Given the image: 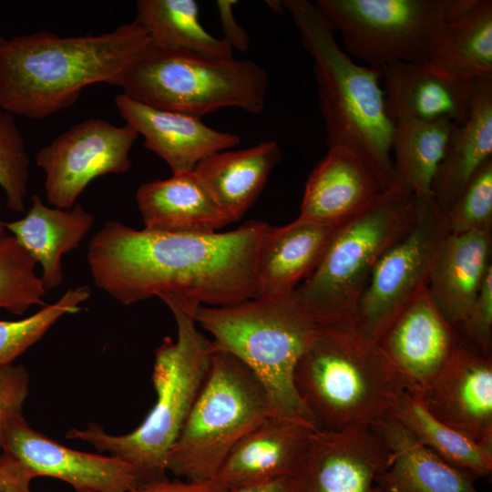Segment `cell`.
<instances>
[{"label":"cell","mask_w":492,"mask_h":492,"mask_svg":"<svg viewBox=\"0 0 492 492\" xmlns=\"http://www.w3.org/2000/svg\"><path fill=\"white\" fill-rule=\"evenodd\" d=\"M271 227L250 220L230 231L188 234L109 220L92 237L87 261L95 285L124 305L167 295L231 305L259 296L257 256Z\"/></svg>","instance_id":"6da1fadb"},{"label":"cell","mask_w":492,"mask_h":492,"mask_svg":"<svg viewBox=\"0 0 492 492\" xmlns=\"http://www.w3.org/2000/svg\"><path fill=\"white\" fill-rule=\"evenodd\" d=\"M149 40L137 19L97 36L0 35V107L39 120L71 107L87 86L119 87Z\"/></svg>","instance_id":"7a4b0ae2"},{"label":"cell","mask_w":492,"mask_h":492,"mask_svg":"<svg viewBox=\"0 0 492 492\" xmlns=\"http://www.w3.org/2000/svg\"><path fill=\"white\" fill-rule=\"evenodd\" d=\"M314 61L319 108L328 149L355 153L383 190L405 186L392 159L395 122L388 116L379 69L354 62L314 3L283 0Z\"/></svg>","instance_id":"3957f363"},{"label":"cell","mask_w":492,"mask_h":492,"mask_svg":"<svg viewBox=\"0 0 492 492\" xmlns=\"http://www.w3.org/2000/svg\"><path fill=\"white\" fill-rule=\"evenodd\" d=\"M159 299L171 311L177 339L165 337L155 351L152 382L156 402L144 421L125 435H110L95 423L70 429L67 438L90 444L128 463L139 486L168 478L167 457L210 370L214 346L196 327L198 303L172 296Z\"/></svg>","instance_id":"277c9868"},{"label":"cell","mask_w":492,"mask_h":492,"mask_svg":"<svg viewBox=\"0 0 492 492\" xmlns=\"http://www.w3.org/2000/svg\"><path fill=\"white\" fill-rule=\"evenodd\" d=\"M296 391L317 428L372 425L405 393L377 343L354 326L317 325L295 371Z\"/></svg>","instance_id":"5b68a950"},{"label":"cell","mask_w":492,"mask_h":492,"mask_svg":"<svg viewBox=\"0 0 492 492\" xmlns=\"http://www.w3.org/2000/svg\"><path fill=\"white\" fill-rule=\"evenodd\" d=\"M194 319L211 334L216 350L233 355L255 375L269 397L272 415L315 425L296 391L294 371L317 324L292 293L226 306L200 304Z\"/></svg>","instance_id":"8992f818"},{"label":"cell","mask_w":492,"mask_h":492,"mask_svg":"<svg viewBox=\"0 0 492 492\" xmlns=\"http://www.w3.org/2000/svg\"><path fill=\"white\" fill-rule=\"evenodd\" d=\"M122 94L159 109L200 118L223 108L260 114L268 77L251 60L215 58L150 38L125 72Z\"/></svg>","instance_id":"52a82bcc"},{"label":"cell","mask_w":492,"mask_h":492,"mask_svg":"<svg viewBox=\"0 0 492 492\" xmlns=\"http://www.w3.org/2000/svg\"><path fill=\"white\" fill-rule=\"evenodd\" d=\"M415 200L405 186L381 192L340 225L316 269L292 292L317 325L353 326L356 304L384 252L411 227Z\"/></svg>","instance_id":"ba28073f"},{"label":"cell","mask_w":492,"mask_h":492,"mask_svg":"<svg viewBox=\"0 0 492 492\" xmlns=\"http://www.w3.org/2000/svg\"><path fill=\"white\" fill-rule=\"evenodd\" d=\"M271 415L269 397L255 375L214 348L202 387L169 452L168 472L190 481L212 479L237 442Z\"/></svg>","instance_id":"9c48e42d"},{"label":"cell","mask_w":492,"mask_h":492,"mask_svg":"<svg viewBox=\"0 0 492 492\" xmlns=\"http://www.w3.org/2000/svg\"><path fill=\"white\" fill-rule=\"evenodd\" d=\"M451 0H316L344 51L379 69L427 58L429 42Z\"/></svg>","instance_id":"30bf717a"},{"label":"cell","mask_w":492,"mask_h":492,"mask_svg":"<svg viewBox=\"0 0 492 492\" xmlns=\"http://www.w3.org/2000/svg\"><path fill=\"white\" fill-rule=\"evenodd\" d=\"M415 200L411 227L380 257L354 310V329L374 343L427 288L435 254L450 234L446 214L432 194Z\"/></svg>","instance_id":"8fae6325"},{"label":"cell","mask_w":492,"mask_h":492,"mask_svg":"<svg viewBox=\"0 0 492 492\" xmlns=\"http://www.w3.org/2000/svg\"><path fill=\"white\" fill-rule=\"evenodd\" d=\"M138 136L128 123L119 127L90 118L41 148L36 164L45 173L47 202L59 209H71L96 178L127 172L131 166L129 153Z\"/></svg>","instance_id":"7c38bea8"},{"label":"cell","mask_w":492,"mask_h":492,"mask_svg":"<svg viewBox=\"0 0 492 492\" xmlns=\"http://www.w3.org/2000/svg\"><path fill=\"white\" fill-rule=\"evenodd\" d=\"M388 449L371 425L313 431L291 492H376Z\"/></svg>","instance_id":"4fadbf2b"},{"label":"cell","mask_w":492,"mask_h":492,"mask_svg":"<svg viewBox=\"0 0 492 492\" xmlns=\"http://www.w3.org/2000/svg\"><path fill=\"white\" fill-rule=\"evenodd\" d=\"M1 453L24 463L36 477L60 479L76 492H132L139 487L133 468L122 459L67 447L36 431L23 415L8 423Z\"/></svg>","instance_id":"5bb4252c"},{"label":"cell","mask_w":492,"mask_h":492,"mask_svg":"<svg viewBox=\"0 0 492 492\" xmlns=\"http://www.w3.org/2000/svg\"><path fill=\"white\" fill-rule=\"evenodd\" d=\"M460 341L458 332L435 304L426 288L377 344L398 374L405 392L419 399Z\"/></svg>","instance_id":"9a60e30c"},{"label":"cell","mask_w":492,"mask_h":492,"mask_svg":"<svg viewBox=\"0 0 492 492\" xmlns=\"http://www.w3.org/2000/svg\"><path fill=\"white\" fill-rule=\"evenodd\" d=\"M417 400L443 424L492 446V359L462 338Z\"/></svg>","instance_id":"2e32d148"},{"label":"cell","mask_w":492,"mask_h":492,"mask_svg":"<svg viewBox=\"0 0 492 492\" xmlns=\"http://www.w3.org/2000/svg\"><path fill=\"white\" fill-rule=\"evenodd\" d=\"M380 72L386 110L394 122H466L475 81L450 73L428 59L390 63Z\"/></svg>","instance_id":"e0dca14e"},{"label":"cell","mask_w":492,"mask_h":492,"mask_svg":"<svg viewBox=\"0 0 492 492\" xmlns=\"http://www.w3.org/2000/svg\"><path fill=\"white\" fill-rule=\"evenodd\" d=\"M119 115L144 138V146L161 158L173 174L192 171L209 156L231 149L240 136L216 130L200 118L152 108L122 93L115 97Z\"/></svg>","instance_id":"ac0fdd59"},{"label":"cell","mask_w":492,"mask_h":492,"mask_svg":"<svg viewBox=\"0 0 492 492\" xmlns=\"http://www.w3.org/2000/svg\"><path fill=\"white\" fill-rule=\"evenodd\" d=\"M317 427L305 421L271 415L231 449L213 482L221 489L292 477Z\"/></svg>","instance_id":"d6986e66"},{"label":"cell","mask_w":492,"mask_h":492,"mask_svg":"<svg viewBox=\"0 0 492 492\" xmlns=\"http://www.w3.org/2000/svg\"><path fill=\"white\" fill-rule=\"evenodd\" d=\"M382 191L355 153L330 148L308 177L299 216L339 226L367 210Z\"/></svg>","instance_id":"ffe728a7"},{"label":"cell","mask_w":492,"mask_h":492,"mask_svg":"<svg viewBox=\"0 0 492 492\" xmlns=\"http://www.w3.org/2000/svg\"><path fill=\"white\" fill-rule=\"evenodd\" d=\"M136 201L144 229L151 231L207 234L231 223L195 170L143 183Z\"/></svg>","instance_id":"44dd1931"},{"label":"cell","mask_w":492,"mask_h":492,"mask_svg":"<svg viewBox=\"0 0 492 492\" xmlns=\"http://www.w3.org/2000/svg\"><path fill=\"white\" fill-rule=\"evenodd\" d=\"M339 226L299 216L271 227L257 256L259 296L292 294L316 269Z\"/></svg>","instance_id":"7402d4cb"},{"label":"cell","mask_w":492,"mask_h":492,"mask_svg":"<svg viewBox=\"0 0 492 492\" xmlns=\"http://www.w3.org/2000/svg\"><path fill=\"white\" fill-rule=\"evenodd\" d=\"M388 449L376 492H479L476 477L448 464L422 445L390 414L371 425Z\"/></svg>","instance_id":"603a6c76"},{"label":"cell","mask_w":492,"mask_h":492,"mask_svg":"<svg viewBox=\"0 0 492 492\" xmlns=\"http://www.w3.org/2000/svg\"><path fill=\"white\" fill-rule=\"evenodd\" d=\"M492 230L448 234L439 245L427 291L456 328L466 316L491 263Z\"/></svg>","instance_id":"cb8c5ba5"},{"label":"cell","mask_w":492,"mask_h":492,"mask_svg":"<svg viewBox=\"0 0 492 492\" xmlns=\"http://www.w3.org/2000/svg\"><path fill=\"white\" fill-rule=\"evenodd\" d=\"M426 59L472 81L492 77V1L451 0Z\"/></svg>","instance_id":"d4e9b609"},{"label":"cell","mask_w":492,"mask_h":492,"mask_svg":"<svg viewBox=\"0 0 492 492\" xmlns=\"http://www.w3.org/2000/svg\"><path fill=\"white\" fill-rule=\"evenodd\" d=\"M31 200L25 217L5 222V229L41 266L40 278L47 292L63 282L62 258L79 246L95 216L81 205L67 210L48 207L37 194Z\"/></svg>","instance_id":"484cf974"},{"label":"cell","mask_w":492,"mask_h":492,"mask_svg":"<svg viewBox=\"0 0 492 492\" xmlns=\"http://www.w3.org/2000/svg\"><path fill=\"white\" fill-rule=\"evenodd\" d=\"M492 159V77L475 80L471 108L465 123L456 124L437 169L432 195L446 211L463 189Z\"/></svg>","instance_id":"4316f807"},{"label":"cell","mask_w":492,"mask_h":492,"mask_svg":"<svg viewBox=\"0 0 492 492\" xmlns=\"http://www.w3.org/2000/svg\"><path fill=\"white\" fill-rule=\"evenodd\" d=\"M282 157L277 141L266 140L248 149L214 153L194 170L233 222L253 205Z\"/></svg>","instance_id":"83f0119b"},{"label":"cell","mask_w":492,"mask_h":492,"mask_svg":"<svg viewBox=\"0 0 492 492\" xmlns=\"http://www.w3.org/2000/svg\"><path fill=\"white\" fill-rule=\"evenodd\" d=\"M455 126L449 119L395 122L391 146L394 168L414 196L432 194L433 182Z\"/></svg>","instance_id":"f1b7e54d"},{"label":"cell","mask_w":492,"mask_h":492,"mask_svg":"<svg viewBox=\"0 0 492 492\" xmlns=\"http://www.w3.org/2000/svg\"><path fill=\"white\" fill-rule=\"evenodd\" d=\"M390 415L422 445L443 460L474 477L492 471V446L473 441L434 417L406 392Z\"/></svg>","instance_id":"f546056e"},{"label":"cell","mask_w":492,"mask_h":492,"mask_svg":"<svg viewBox=\"0 0 492 492\" xmlns=\"http://www.w3.org/2000/svg\"><path fill=\"white\" fill-rule=\"evenodd\" d=\"M137 20L149 38L165 46L215 58H232V48L209 33L194 0H138Z\"/></svg>","instance_id":"4dcf8cb0"},{"label":"cell","mask_w":492,"mask_h":492,"mask_svg":"<svg viewBox=\"0 0 492 492\" xmlns=\"http://www.w3.org/2000/svg\"><path fill=\"white\" fill-rule=\"evenodd\" d=\"M36 262L12 235L0 237V309L22 315L45 305V289Z\"/></svg>","instance_id":"1f68e13d"},{"label":"cell","mask_w":492,"mask_h":492,"mask_svg":"<svg viewBox=\"0 0 492 492\" xmlns=\"http://www.w3.org/2000/svg\"><path fill=\"white\" fill-rule=\"evenodd\" d=\"M90 297L88 286L68 289L60 298L34 314L16 321H0V367L10 365L66 314L81 310Z\"/></svg>","instance_id":"d6a6232c"},{"label":"cell","mask_w":492,"mask_h":492,"mask_svg":"<svg viewBox=\"0 0 492 492\" xmlns=\"http://www.w3.org/2000/svg\"><path fill=\"white\" fill-rule=\"evenodd\" d=\"M30 159L14 115L0 107V188L10 210L23 212Z\"/></svg>","instance_id":"836d02e7"},{"label":"cell","mask_w":492,"mask_h":492,"mask_svg":"<svg viewBox=\"0 0 492 492\" xmlns=\"http://www.w3.org/2000/svg\"><path fill=\"white\" fill-rule=\"evenodd\" d=\"M451 234L492 230V159L445 211Z\"/></svg>","instance_id":"e575fe53"},{"label":"cell","mask_w":492,"mask_h":492,"mask_svg":"<svg viewBox=\"0 0 492 492\" xmlns=\"http://www.w3.org/2000/svg\"><path fill=\"white\" fill-rule=\"evenodd\" d=\"M462 340L483 354L491 356L492 349V266L466 316L456 327Z\"/></svg>","instance_id":"d590c367"},{"label":"cell","mask_w":492,"mask_h":492,"mask_svg":"<svg viewBox=\"0 0 492 492\" xmlns=\"http://www.w3.org/2000/svg\"><path fill=\"white\" fill-rule=\"evenodd\" d=\"M29 374L23 365L0 367V454L8 423L23 415V405L29 392Z\"/></svg>","instance_id":"8d00e7d4"},{"label":"cell","mask_w":492,"mask_h":492,"mask_svg":"<svg viewBox=\"0 0 492 492\" xmlns=\"http://www.w3.org/2000/svg\"><path fill=\"white\" fill-rule=\"evenodd\" d=\"M31 469L12 456L0 454V492H33Z\"/></svg>","instance_id":"74e56055"},{"label":"cell","mask_w":492,"mask_h":492,"mask_svg":"<svg viewBox=\"0 0 492 492\" xmlns=\"http://www.w3.org/2000/svg\"><path fill=\"white\" fill-rule=\"evenodd\" d=\"M238 2L235 0H218L216 6L224 34L223 39L232 49L235 48L241 52H245L250 46V36L236 21L233 13V7Z\"/></svg>","instance_id":"f35d334b"},{"label":"cell","mask_w":492,"mask_h":492,"mask_svg":"<svg viewBox=\"0 0 492 492\" xmlns=\"http://www.w3.org/2000/svg\"><path fill=\"white\" fill-rule=\"evenodd\" d=\"M219 487L212 479L205 481L171 480L169 477L140 485L132 492H226Z\"/></svg>","instance_id":"ab89813d"},{"label":"cell","mask_w":492,"mask_h":492,"mask_svg":"<svg viewBox=\"0 0 492 492\" xmlns=\"http://www.w3.org/2000/svg\"><path fill=\"white\" fill-rule=\"evenodd\" d=\"M291 487L292 477H285L239 486L226 492H291Z\"/></svg>","instance_id":"60d3db41"},{"label":"cell","mask_w":492,"mask_h":492,"mask_svg":"<svg viewBox=\"0 0 492 492\" xmlns=\"http://www.w3.org/2000/svg\"><path fill=\"white\" fill-rule=\"evenodd\" d=\"M268 6L271 7L272 10H273L276 13H282L285 9L283 1L281 0H270L266 1Z\"/></svg>","instance_id":"b9f144b4"},{"label":"cell","mask_w":492,"mask_h":492,"mask_svg":"<svg viewBox=\"0 0 492 492\" xmlns=\"http://www.w3.org/2000/svg\"><path fill=\"white\" fill-rule=\"evenodd\" d=\"M6 229H5V222L3 220L1 216V209H0V237L6 235Z\"/></svg>","instance_id":"7bdbcfd3"}]
</instances>
